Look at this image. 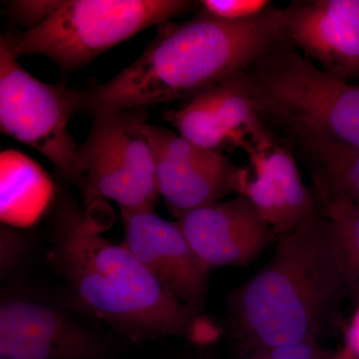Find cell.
Here are the masks:
<instances>
[{
  "mask_svg": "<svg viewBox=\"0 0 359 359\" xmlns=\"http://www.w3.org/2000/svg\"><path fill=\"white\" fill-rule=\"evenodd\" d=\"M330 359H358L354 356V354L344 346V348L339 349V351H335L334 355Z\"/></svg>",
  "mask_w": 359,
  "mask_h": 359,
  "instance_id": "22",
  "label": "cell"
},
{
  "mask_svg": "<svg viewBox=\"0 0 359 359\" xmlns=\"http://www.w3.org/2000/svg\"><path fill=\"white\" fill-rule=\"evenodd\" d=\"M269 359H330L335 351L325 348L316 339L301 340L285 346L261 349Z\"/></svg>",
  "mask_w": 359,
  "mask_h": 359,
  "instance_id": "20",
  "label": "cell"
},
{
  "mask_svg": "<svg viewBox=\"0 0 359 359\" xmlns=\"http://www.w3.org/2000/svg\"><path fill=\"white\" fill-rule=\"evenodd\" d=\"M257 116L242 72L193 97L166 119L187 140L219 151L226 142L243 140L238 132L252 128Z\"/></svg>",
  "mask_w": 359,
  "mask_h": 359,
  "instance_id": "14",
  "label": "cell"
},
{
  "mask_svg": "<svg viewBox=\"0 0 359 359\" xmlns=\"http://www.w3.org/2000/svg\"><path fill=\"white\" fill-rule=\"evenodd\" d=\"M238 359H269L268 356L266 355L264 353H262L261 351H254V353H250L249 354H245V355L241 356Z\"/></svg>",
  "mask_w": 359,
  "mask_h": 359,
  "instance_id": "23",
  "label": "cell"
},
{
  "mask_svg": "<svg viewBox=\"0 0 359 359\" xmlns=\"http://www.w3.org/2000/svg\"><path fill=\"white\" fill-rule=\"evenodd\" d=\"M123 244L178 301L203 311L212 268L196 254L176 222L155 209L121 212Z\"/></svg>",
  "mask_w": 359,
  "mask_h": 359,
  "instance_id": "10",
  "label": "cell"
},
{
  "mask_svg": "<svg viewBox=\"0 0 359 359\" xmlns=\"http://www.w3.org/2000/svg\"><path fill=\"white\" fill-rule=\"evenodd\" d=\"M318 164L320 174L337 190L359 205V148L306 125H282Z\"/></svg>",
  "mask_w": 359,
  "mask_h": 359,
  "instance_id": "16",
  "label": "cell"
},
{
  "mask_svg": "<svg viewBox=\"0 0 359 359\" xmlns=\"http://www.w3.org/2000/svg\"><path fill=\"white\" fill-rule=\"evenodd\" d=\"M359 285L332 222L316 208L280 236L275 254L228 299V327L240 355L318 339Z\"/></svg>",
  "mask_w": 359,
  "mask_h": 359,
  "instance_id": "1",
  "label": "cell"
},
{
  "mask_svg": "<svg viewBox=\"0 0 359 359\" xmlns=\"http://www.w3.org/2000/svg\"><path fill=\"white\" fill-rule=\"evenodd\" d=\"M257 115L306 125L359 148V85L330 74L285 46L243 72Z\"/></svg>",
  "mask_w": 359,
  "mask_h": 359,
  "instance_id": "5",
  "label": "cell"
},
{
  "mask_svg": "<svg viewBox=\"0 0 359 359\" xmlns=\"http://www.w3.org/2000/svg\"><path fill=\"white\" fill-rule=\"evenodd\" d=\"M79 145L85 204L113 201L121 212L155 209L160 196L154 152L146 134L148 109L110 111L92 116Z\"/></svg>",
  "mask_w": 359,
  "mask_h": 359,
  "instance_id": "6",
  "label": "cell"
},
{
  "mask_svg": "<svg viewBox=\"0 0 359 359\" xmlns=\"http://www.w3.org/2000/svg\"><path fill=\"white\" fill-rule=\"evenodd\" d=\"M29 238L20 229L1 224L0 229V276L6 280L25 263L29 252Z\"/></svg>",
  "mask_w": 359,
  "mask_h": 359,
  "instance_id": "18",
  "label": "cell"
},
{
  "mask_svg": "<svg viewBox=\"0 0 359 359\" xmlns=\"http://www.w3.org/2000/svg\"><path fill=\"white\" fill-rule=\"evenodd\" d=\"M346 346L359 359V306L346 332Z\"/></svg>",
  "mask_w": 359,
  "mask_h": 359,
  "instance_id": "21",
  "label": "cell"
},
{
  "mask_svg": "<svg viewBox=\"0 0 359 359\" xmlns=\"http://www.w3.org/2000/svg\"><path fill=\"white\" fill-rule=\"evenodd\" d=\"M54 196L53 182L41 167L22 153L0 155V219L16 229L39 221Z\"/></svg>",
  "mask_w": 359,
  "mask_h": 359,
  "instance_id": "15",
  "label": "cell"
},
{
  "mask_svg": "<svg viewBox=\"0 0 359 359\" xmlns=\"http://www.w3.org/2000/svg\"><path fill=\"white\" fill-rule=\"evenodd\" d=\"M81 92L33 77L0 41V128L30 146L81 187L79 145L69 132L71 117L81 110Z\"/></svg>",
  "mask_w": 359,
  "mask_h": 359,
  "instance_id": "7",
  "label": "cell"
},
{
  "mask_svg": "<svg viewBox=\"0 0 359 359\" xmlns=\"http://www.w3.org/2000/svg\"><path fill=\"white\" fill-rule=\"evenodd\" d=\"M49 264L82 306L132 342L179 337L200 346L221 330L165 290L124 244L104 238L76 203L56 205Z\"/></svg>",
  "mask_w": 359,
  "mask_h": 359,
  "instance_id": "2",
  "label": "cell"
},
{
  "mask_svg": "<svg viewBox=\"0 0 359 359\" xmlns=\"http://www.w3.org/2000/svg\"><path fill=\"white\" fill-rule=\"evenodd\" d=\"M285 43L283 9L273 7L243 20L203 13L182 25L165 22L135 62L81 92L80 111L93 116L192 99Z\"/></svg>",
  "mask_w": 359,
  "mask_h": 359,
  "instance_id": "3",
  "label": "cell"
},
{
  "mask_svg": "<svg viewBox=\"0 0 359 359\" xmlns=\"http://www.w3.org/2000/svg\"><path fill=\"white\" fill-rule=\"evenodd\" d=\"M313 182L316 203L332 222L347 264L359 285V205L316 172Z\"/></svg>",
  "mask_w": 359,
  "mask_h": 359,
  "instance_id": "17",
  "label": "cell"
},
{
  "mask_svg": "<svg viewBox=\"0 0 359 359\" xmlns=\"http://www.w3.org/2000/svg\"><path fill=\"white\" fill-rule=\"evenodd\" d=\"M285 39L342 80L359 77V0L294 1L283 9Z\"/></svg>",
  "mask_w": 359,
  "mask_h": 359,
  "instance_id": "12",
  "label": "cell"
},
{
  "mask_svg": "<svg viewBox=\"0 0 359 359\" xmlns=\"http://www.w3.org/2000/svg\"><path fill=\"white\" fill-rule=\"evenodd\" d=\"M176 223L212 269L245 266L278 241L273 229L243 195L194 209Z\"/></svg>",
  "mask_w": 359,
  "mask_h": 359,
  "instance_id": "11",
  "label": "cell"
},
{
  "mask_svg": "<svg viewBox=\"0 0 359 359\" xmlns=\"http://www.w3.org/2000/svg\"><path fill=\"white\" fill-rule=\"evenodd\" d=\"M268 0H204L203 13L224 20H243L254 18L269 8Z\"/></svg>",
  "mask_w": 359,
  "mask_h": 359,
  "instance_id": "19",
  "label": "cell"
},
{
  "mask_svg": "<svg viewBox=\"0 0 359 359\" xmlns=\"http://www.w3.org/2000/svg\"><path fill=\"white\" fill-rule=\"evenodd\" d=\"M0 359H9V358H0Z\"/></svg>",
  "mask_w": 359,
  "mask_h": 359,
  "instance_id": "24",
  "label": "cell"
},
{
  "mask_svg": "<svg viewBox=\"0 0 359 359\" xmlns=\"http://www.w3.org/2000/svg\"><path fill=\"white\" fill-rule=\"evenodd\" d=\"M0 358L110 359L105 340L60 309L13 297L0 304Z\"/></svg>",
  "mask_w": 359,
  "mask_h": 359,
  "instance_id": "9",
  "label": "cell"
},
{
  "mask_svg": "<svg viewBox=\"0 0 359 359\" xmlns=\"http://www.w3.org/2000/svg\"><path fill=\"white\" fill-rule=\"evenodd\" d=\"M187 0L52 1L46 16L1 42L15 57L43 55L65 70L88 65L104 52L193 6Z\"/></svg>",
  "mask_w": 359,
  "mask_h": 359,
  "instance_id": "4",
  "label": "cell"
},
{
  "mask_svg": "<svg viewBox=\"0 0 359 359\" xmlns=\"http://www.w3.org/2000/svg\"><path fill=\"white\" fill-rule=\"evenodd\" d=\"M264 131L256 147L245 145L255 177L240 169L238 195L245 196L278 238L294 230L318 208L316 197L302 183L297 163L285 149L269 144Z\"/></svg>",
  "mask_w": 359,
  "mask_h": 359,
  "instance_id": "13",
  "label": "cell"
},
{
  "mask_svg": "<svg viewBox=\"0 0 359 359\" xmlns=\"http://www.w3.org/2000/svg\"><path fill=\"white\" fill-rule=\"evenodd\" d=\"M154 152L158 188L177 219L236 192L238 172L219 150L195 145L172 130L147 124Z\"/></svg>",
  "mask_w": 359,
  "mask_h": 359,
  "instance_id": "8",
  "label": "cell"
}]
</instances>
